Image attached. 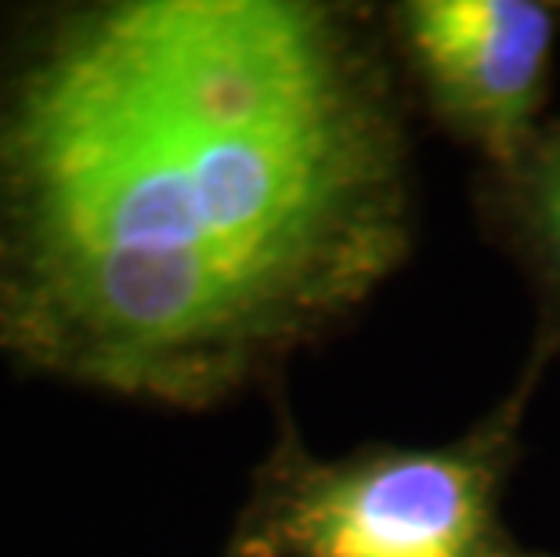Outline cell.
<instances>
[{
	"label": "cell",
	"mask_w": 560,
	"mask_h": 557,
	"mask_svg": "<svg viewBox=\"0 0 560 557\" xmlns=\"http://www.w3.org/2000/svg\"><path fill=\"white\" fill-rule=\"evenodd\" d=\"M499 177L532 271L560 307V124L539 130L517 167Z\"/></svg>",
	"instance_id": "277c9868"
},
{
	"label": "cell",
	"mask_w": 560,
	"mask_h": 557,
	"mask_svg": "<svg viewBox=\"0 0 560 557\" xmlns=\"http://www.w3.org/2000/svg\"><path fill=\"white\" fill-rule=\"evenodd\" d=\"M398 80L362 11H73L0 98V337L40 370L213 406L412 246Z\"/></svg>",
	"instance_id": "6da1fadb"
},
{
	"label": "cell",
	"mask_w": 560,
	"mask_h": 557,
	"mask_svg": "<svg viewBox=\"0 0 560 557\" xmlns=\"http://www.w3.org/2000/svg\"><path fill=\"white\" fill-rule=\"evenodd\" d=\"M390 22L438 120L499 174L514 171L542 130L557 11L532 0H409Z\"/></svg>",
	"instance_id": "3957f363"
},
{
	"label": "cell",
	"mask_w": 560,
	"mask_h": 557,
	"mask_svg": "<svg viewBox=\"0 0 560 557\" xmlns=\"http://www.w3.org/2000/svg\"><path fill=\"white\" fill-rule=\"evenodd\" d=\"M550 340L528 359L517 387L478 428L427 449H354L322 460L282 442L260 478L240 557H546L521 547L503 521L528 402Z\"/></svg>",
	"instance_id": "7a4b0ae2"
}]
</instances>
